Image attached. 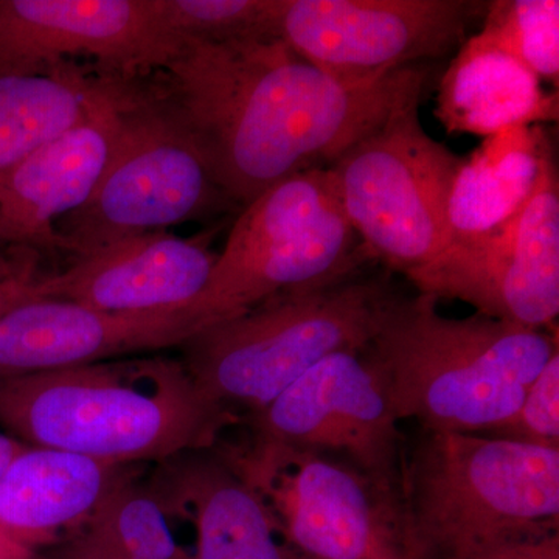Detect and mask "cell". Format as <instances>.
I'll return each instance as SVG.
<instances>
[{
  "instance_id": "ac0fdd59",
  "label": "cell",
  "mask_w": 559,
  "mask_h": 559,
  "mask_svg": "<svg viewBox=\"0 0 559 559\" xmlns=\"http://www.w3.org/2000/svg\"><path fill=\"white\" fill-rule=\"evenodd\" d=\"M130 465L25 447L0 476V530L31 549L60 530L86 525Z\"/></svg>"
},
{
  "instance_id": "6da1fadb",
  "label": "cell",
  "mask_w": 559,
  "mask_h": 559,
  "mask_svg": "<svg viewBox=\"0 0 559 559\" xmlns=\"http://www.w3.org/2000/svg\"><path fill=\"white\" fill-rule=\"evenodd\" d=\"M179 121L219 189L237 205L297 173L329 168L393 110L423 100L426 64L348 84L301 60L280 38L182 40L145 76Z\"/></svg>"
},
{
  "instance_id": "d4e9b609",
  "label": "cell",
  "mask_w": 559,
  "mask_h": 559,
  "mask_svg": "<svg viewBox=\"0 0 559 559\" xmlns=\"http://www.w3.org/2000/svg\"><path fill=\"white\" fill-rule=\"evenodd\" d=\"M484 437L559 448V352L530 384L516 412Z\"/></svg>"
},
{
  "instance_id": "5b68a950",
  "label": "cell",
  "mask_w": 559,
  "mask_h": 559,
  "mask_svg": "<svg viewBox=\"0 0 559 559\" xmlns=\"http://www.w3.org/2000/svg\"><path fill=\"white\" fill-rule=\"evenodd\" d=\"M400 491L415 559H474L558 533L559 448L421 430Z\"/></svg>"
},
{
  "instance_id": "30bf717a",
  "label": "cell",
  "mask_w": 559,
  "mask_h": 559,
  "mask_svg": "<svg viewBox=\"0 0 559 559\" xmlns=\"http://www.w3.org/2000/svg\"><path fill=\"white\" fill-rule=\"evenodd\" d=\"M487 3L280 0L277 36L297 57L334 79L369 84L459 49Z\"/></svg>"
},
{
  "instance_id": "5bb4252c",
  "label": "cell",
  "mask_w": 559,
  "mask_h": 559,
  "mask_svg": "<svg viewBox=\"0 0 559 559\" xmlns=\"http://www.w3.org/2000/svg\"><path fill=\"white\" fill-rule=\"evenodd\" d=\"M200 330L189 310L108 312L35 297L0 316V378L154 355Z\"/></svg>"
},
{
  "instance_id": "3957f363",
  "label": "cell",
  "mask_w": 559,
  "mask_h": 559,
  "mask_svg": "<svg viewBox=\"0 0 559 559\" xmlns=\"http://www.w3.org/2000/svg\"><path fill=\"white\" fill-rule=\"evenodd\" d=\"M418 293L390 305L366 348L395 417L429 432L487 436L520 407L547 360L558 330H536L474 312L440 314Z\"/></svg>"
},
{
  "instance_id": "d6986e66",
  "label": "cell",
  "mask_w": 559,
  "mask_h": 559,
  "mask_svg": "<svg viewBox=\"0 0 559 559\" xmlns=\"http://www.w3.org/2000/svg\"><path fill=\"white\" fill-rule=\"evenodd\" d=\"M437 119L450 134L481 138L516 127L557 121V92L527 66L477 33L459 47L440 80Z\"/></svg>"
},
{
  "instance_id": "83f0119b",
  "label": "cell",
  "mask_w": 559,
  "mask_h": 559,
  "mask_svg": "<svg viewBox=\"0 0 559 559\" xmlns=\"http://www.w3.org/2000/svg\"><path fill=\"white\" fill-rule=\"evenodd\" d=\"M24 448L25 444L20 443V441L14 440L13 437L7 436V433L0 430V476L5 473L10 463L13 462L14 457H16Z\"/></svg>"
},
{
  "instance_id": "52a82bcc",
  "label": "cell",
  "mask_w": 559,
  "mask_h": 559,
  "mask_svg": "<svg viewBox=\"0 0 559 559\" xmlns=\"http://www.w3.org/2000/svg\"><path fill=\"white\" fill-rule=\"evenodd\" d=\"M412 100L356 140L329 170L370 261L406 277L448 245V204L465 157L430 138Z\"/></svg>"
},
{
  "instance_id": "277c9868",
  "label": "cell",
  "mask_w": 559,
  "mask_h": 559,
  "mask_svg": "<svg viewBox=\"0 0 559 559\" xmlns=\"http://www.w3.org/2000/svg\"><path fill=\"white\" fill-rule=\"evenodd\" d=\"M399 297L388 270L344 272L205 326L180 345V360L202 395L240 423L320 360L369 347Z\"/></svg>"
},
{
  "instance_id": "7402d4cb",
  "label": "cell",
  "mask_w": 559,
  "mask_h": 559,
  "mask_svg": "<svg viewBox=\"0 0 559 559\" xmlns=\"http://www.w3.org/2000/svg\"><path fill=\"white\" fill-rule=\"evenodd\" d=\"M92 550L114 559H183L167 513L132 477L116 485L87 521Z\"/></svg>"
},
{
  "instance_id": "f546056e",
  "label": "cell",
  "mask_w": 559,
  "mask_h": 559,
  "mask_svg": "<svg viewBox=\"0 0 559 559\" xmlns=\"http://www.w3.org/2000/svg\"><path fill=\"white\" fill-rule=\"evenodd\" d=\"M22 270H17V267L11 266L9 261L3 260L0 257V280L9 278L11 275L17 274Z\"/></svg>"
},
{
  "instance_id": "9c48e42d",
  "label": "cell",
  "mask_w": 559,
  "mask_h": 559,
  "mask_svg": "<svg viewBox=\"0 0 559 559\" xmlns=\"http://www.w3.org/2000/svg\"><path fill=\"white\" fill-rule=\"evenodd\" d=\"M234 201L219 189L189 132L135 84L123 131L97 189L55 226L60 249L81 257L112 242L213 215Z\"/></svg>"
},
{
  "instance_id": "603a6c76",
  "label": "cell",
  "mask_w": 559,
  "mask_h": 559,
  "mask_svg": "<svg viewBox=\"0 0 559 559\" xmlns=\"http://www.w3.org/2000/svg\"><path fill=\"white\" fill-rule=\"evenodd\" d=\"M481 33L527 66L540 81L559 84L558 0L488 2Z\"/></svg>"
},
{
  "instance_id": "484cf974",
  "label": "cell",
  "mask_w": 559,
  "mask_h": 559,
  "mask_svg": "<svg viewBox=\"0 0 559 559\" xmlns=\"http://www.w3.org/2000/svg\"><path fill=\"white\" fill-rule=\"evenodd\" d=\"M474 559H559V532L513 540L495 549L484 551Z\"/></svg>"
},
{
  "instance_id": "7a4b0ae2",
  "label": "cell",
  "mask_w": 559,
  "mask_h": 559,
  "mask_svg": "<svg viewBox=\"0 0 559 559\" xmlns=\"http://www.w3.org/2000/svg\"><path fill=\"white\" fill-rule=\"evenodd\" d=\"M231 426L182 360L156 353L0 378V430L25 447L131 466L209 450Z\"/></svg>"
},
{
  "instance_id": "ffe728a7",
  "label": "cell",
  "mask_w": 559,
  "mask_h": 559,
  "mask_svg": "<svg viewBox=\"0 0 559 559\" xmlns=\"http://www.w3.org/2000/svg\"><path fill=\"white\" fill-rule=\"evenodd\" d=\"M550 154L554 145L540 124L485 138L452 183L447 248L481 240L506 226L535 190Z\"/></svg>"
},
{
  "instance_id": "44dd1931",
  "label": "cell",
  "mask_w": 559,
  "mask_h": 559,
  "mask_svg": "<svg viewBox=\"0 0 559 559\" xmlns=\"http://www.w3.org/2000/svg\"><path fill=\"white\" fill-rule=\"evenodd\" d=\"M112 79L87 72L75 61L33 75L0 76V173L86 119Z\"/></svg>"
},
{
  "instance_id": "9a60e30c",
  "label": "cell",
  "mask_w": 559,
  "mask_h": 559,
  "mask_svg": "<svg viewBox=\"0 0 559 559\" xmlns=\"http://www.w3.org/2000/svg\"><path fill=\"white\" fill-rule=\"evenodd\" d=\"M138 79H112L75 128L0 173V223L11 245L60 249L55 226L97 189L123 131Z\"/></svg>"
},
{
  "instance_id": "1f68e13d",
  "label": "cell",
  "mask_w": 559,
  "mask_h": 559,
  "mask_svg": "<svg viewBox=\"0 0 559 559\" xmlns=\"http://www.w3.org/2000/svg\"><path fill=\"white\" fill-rule=\"evenodd\" d=\"M0 241L10 242L9 234L3 229L2 223H0Z\"/></svg>"
},
{
  "instance_id": "8992f818",
  "label": "cell",
  "mask_w": 559,
  "mask_h": 559,
  "mask_svg": "<svg viewBox=\"0 0 559 559\" xmlns=\"http://www.w3.org/2000/svg\"><path fill=\"white\" fill-rule=\"evenodd\" d=\"M329 168L297 173L242 207L189 311L201 330L272 296L369 263Z\"/></svg>"
},
{
  "instance_id": "f1b7e54d",
  "label": "cell",
  "mask_w": 559,
  "mask_h": 559,
  "mask_svg": "<svg viewBox=\"0 0 559 559\" xmlns=\"http://www.w3.org/2000/svg\"><path fill=\"white\" fill-rule=\"evenodd\" d=\"M31 549L21 546L0 530V559H28Z\"/></svg>"
},
{
  "instance_id": "2e32d148",
  "label": "cell",
  "mask_w": 559,
  "mask_h": 559,
  "mask_svg": "<svg viewBox=\"0 0 559 559\" xmlns=\"http://www.w3.org/2000/svg\"><path fill=\"white\" fill-rule=\"evenodd\" d=\"M216 260L198 238L148 231L76 257L69 270L38 280V296L108 312L189 310Z\"/></svg>"
},
{
  "instance_id": "7c38bea8",
  "label": "cell",
  "mask_w": 559,
  "mask_h": 559,
  "mask_svg": "<svg viewBox=\"0 0 559 559\" xmlns=\"http://www.w3.org/2000/svg\"><path fill=\"white\" fill-rule=\"evenodd\" d=\"M399 423L366 349H348L320 360L238 425L249 429V440L341 459L400 489Z\"/></svg>"
},
{
  "instance_id": "4dcf8cb0",
  "label": "cell",
  "mask_w": 559,
  "mask_h": 559,
  "mask_svg": "<svg viewBox=\"0 0 559 559\" xmlns=\"http://www.w3.org/2000/svg\"><path fill=\"white\" fill-rule=\"evenodd\" d=\"M84 559H114L106 557V555L98 554V551L92 550L91 547H87L86 555H84Z\"/></svg>"
},
{
  "instance_id": "e0dca14e",
  "label": "cell",
  "mask_w": 559,
  "mask_h": 559,
  "mask_svg": "<svg viewBox=\"0 0 559 559\" xmlns=\"http://www.w3.org/2000/svg\"><path fill=\"white\" fill-rule=\"evenodd\" d=\"M146 487L167 514L197 528V559H305L280 543L263 500L215 450L157 463Z\"/></svg>"
},
{
  "instance_id": "4fadbf2b",
  "label": "cell",
  "mask_w": 559,
  "mask_h": 559,
  "mask_svg": "<svg viewBox=\"0 0 559 559\" xmlns=\"http://www.w3.org/2000/svg\"><path fill=\"white\" fill-rule=\"evenodd\" d=\"M180 46L156 0H0V76L84 57L103 75L139 79L164 69Z\"/></svg>"
},
{
  "instance_id": "cb8c5ba5",
  "label": "cell",
  "mask_w": 559,
  "mask_h": 559,
  "mask_svg": "<svg viewBox=\"0 0 559 559\" xmlns=\"http://www.w3.org/2000/svg\"><path fill=\"white\" fill-rule=\"evenodd\" d=\"M160 16L180 40L278 38L280 0H156Z\"/></svg>"
},
{
  "instance_id": "4316f807",
  "label": "cell",
  "mask_w": 559,
  "mask_h": 559,
  "mask_svg": "<svg viewBox=\"0 0 559 559\" xmlns=\"http://www.w3.org/2000/svg\"><path fill=\"white\" fill-rule=\"evenodd\" d=\"M35 297H39L38 280L32 277L31 271L22 270L9 278L0 280V316Z\"/></svg>"
},
{
  "instance_id": "8fae6325",
  "label": "cell",
  "mask_w": 559,
  "mask_h": 559,
  "mask_svg": "<svg viewBox=\"0 0 559 559\" xmlns=\"http://www.w3.org/2000/svg\"><path fill=\"white\" fill-rule=\"evenodd\" d=\"M418 293L466 301L476 312L536 330L559 314V182L554 154L524 207L495 234L450 246L406 275Z\"/></svg>"
},
{
  "instance_id": "ba28073f",
  "label": "cell",
  "mask_w": 559,
  "mask_h": 559,
  "mask_svg": "<svg viewBox=\"0 0 559 559\" xmlns=\"http://www.w3.org/2000/svg\"><path fill=\"white\" fill-rule=\"evenodd\" d=\"M305 559H415L400 489L344 460L246 440L215 444Z\"/></svg>"
}]
</instances>
